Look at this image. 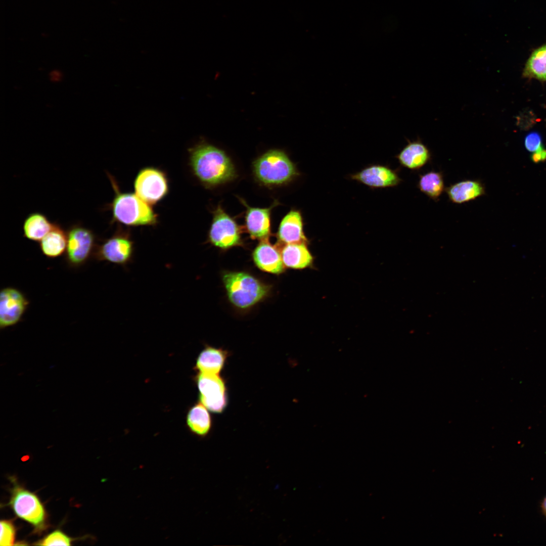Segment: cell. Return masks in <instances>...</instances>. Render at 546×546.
I'll return each instance as SVG.
<instances>
[{
  "instance_id": "obj_1",
  "label": "cell",
  "mask_w": 546,
  "mask_h": 546,
  "mask_svg": "<svg viewBox=\"0 0 546 546\" xmlns=\"http://www.w3.org/2000/svg\"><path fill=\"white\" fill-rule=\"evenodd\" d=\"M188 151L192 172L206 188L218 186L236 177L235 165L223 150L202 141Z\"/></svg>"
},
{
  "instance_id": "obj_2",
  "label": "cell",
  "mask_w": 546,
  "mask_h": 546,
  "mask_svg": "<svg viewBox=\"0 0 546 546\" xmlns=\"http://www.w3.org/2000/svg\"><path fill=\"white\" fill-rule=\"evenodd\" d=\"M107 175L115 193L112 201L107 206L112 212L111 223L134 226L157 223L158 215L150 204L136 194L121 192L114 178L109 173Z\"/></svg>"
},
{
  "instance_id": "obj_3",
  "label": "cell",
  "mask_w": 546,
  "mask_h": 546,
  "mask_svg": "<svg viewBox=\"0 0 546 546\" xmlns=\"http://www.w3.org/2000/svg\"><path fill=\"white\" fill-rule=\"evenodd\" d=\"M222 280L230 302L240 309H248L269 294L270 286L245 271H224Z\"/></svg>"
},
{
  "instance_id": "obj_4",
  "label": "cell",
  "mask_w": 546,
  "mask_h": 546,
  "mask_svg": "<svg viewBox=\"0 0 546 546\" xmlns=\"http://www.w3.org/2000/svg\"><path fill=\"white\" fill-rule=\"evenodd\" d=\"M255 179L266 187L286 185L299 175L294 163L284 151L270 150L252 163Z\"/></svg>"
},
{
  "instance_id": "obj_5",
  "label": "cell",
  "mask_w": 546,
  "mask_h": 546,
  "mask_svg": "<svg viewBox=\"0 0 546 546\" xmlns=\"http://www.w3.org/2000/svg\"><path fill=\"white\" fill-rule=\"evenodd\" d=\"M13 487L8 504L15 515L31 525L34 532L41 533L49 526L48 514L38 496L11 477Z\"/></svg>"
},
{
  "instance_id": "obj_6",
  "label": "cell",
  "mask_w": 546,
  "mask_h": 546,
  "mask_svg": "<svg viewBox=\"0 0 546 546\" xmlns=\"http://www.w3.org/2000/svg\"><path fill=\"white\" fill-rule=\"evenodd\" d=\"M213 217L208 233V242L221 250L242 246V229L234 218L218 205L212 211Z\"/></svg>"
},
{
  "instance_id": "obj_7",
  "label": "cell",
  "mask_w": 546,
  "mask_h": 546,
  "mask_svg": "<svg viewBox=\"0 0 546 546\" xmlns=\"http://www.w3.org/2000/svg\"><path fill=\"white\" fill-rule=\"evenodd\" d=\"M65 259L70 267H78L93 256L97 239L91 230L80 223L73 224L67 231Z\"/></svg>"
},
{
  "instance_id": "obj_8",
  "label": "cell",
  "mask_w": 546,
  "mask_h": 546,
  "mask_svg": "<svg viewBox=\"0 0 546 546\" xmlns=\"http://www.w3.org/2000/svg\"><path fill=\"white\" fill-rule=\"evenodd\" d=\"M134 250V242L129 233L119 229L97 245L93 257L99 261L125 266L132 261Z\"/></svg>"
},
{
  "instance_id": "obj_9",
  "label": "cell",
  "mask_w": 546,
  "mask_h": 546,
  "mask_svg": "<svg viewBox=\"0 0 546 546\" xmlns=\"http://www.w3.org/2000/svg\"><path fill=\"white\" fill-rule=\"evenodd\" d=\"M135 194L150 205L161 201L169 191L165 173L156 167H146L138 173L134 181Z\"/></svg>"
},
{
  "instance_id": "obj_10",
  "label": "cell",
  "mask_w": 546,
  "mask_h": 546,
  "mask_svg": "<svg viewBox=\"0 0 546 546\" xmlns=\"http://www.w3.org/2000/svg\"><path fill=\"white\" fill-rule=\"evenodd\" d=\"M202 404L214 413H221L226 405L225 386L217 374L200 373L197 377Z\"/></svg>"
},
{
  "instance_id": "obj_11",
  "label": "cell",
  "mask_w": 546,
  "mask_h": 546,
  "mask_svg": "<svg viewBox=\"0 0 546 546\" xmlns=\"http://www.w3.org/2000/svg\"><path fill=\"white\" fill-rule=\"evenodd\" d=\"M29 304V301L20 290L13 287L3 288L0 294L1 329L18 324Z\"/></svg>"
},
{
  "instance_id": "obj_12",
  "label": "cell",
  "mask_w": 546,
  "mask_h": 546,
  "mask_svg": "<svg viewBox=\"0 0 546 546\" xmlns=\"http://www.w3.org/2000/svg\"><path fill=\"white\" fill-rule=\"evenodd\" d=\"M239 200L246 208L245 224L250 238L260 241L268 240L271 235V210L278 202H274L268 208H258L250 207L243 199Z\"/></svg>"
},
{
  "instance_id": "obj_13",
  "label": "cell",
  "mask_w": 546,
  "mask_h": 546,
  "mask_svg": "<svg viewBox=\"0 0 546 546\" xmlns=\"http://www.w3.org/2000/svg\"><path fill=\"white\" fill-rule=\"evenodd\" d=\"M350 177L371 188L393 187L402 181L396 170L382 165L367 167Z\"/></svg>"
},
{
  "instance_id": "obj_14",
  "label": "cell",
  "mask_w": 546,
  "mask_h": 546,
  "mask_svg": "<svg viewBox=\"0 0 546 546\" xmlns=\"http://www.w3.org/2000/svg\"><path fill=\"white\" fill-rule=\"evenodd\" d=\"M303 220L299 210L292 209L281 220L276 236L278 246L293 243H308L303 230Z\"/></svg>"
},
{
  "instance_id": "obj_15",
  "label": "cell",
  "mask_w": 546,
  "mask_h": 546,
  "mask_svg": "<svg viewBox=\"0 0 546 546\" xmlns=\"http://www.w3.org/2000/svg\"><path fill=\"white\" fill-rule=\"evenodd\" d=\"M252 256L256 266L262 271L279 275L285 270L279 247L271 245L268 240L260 241Z\"/></svg>"
},
{
  "instance_id": "obj_16",
  "label": "cell",
  "mask_w": 546,
  "mask_h": 546,
  "mask_svg": "<svg viewBox=\"0 0 546 546\" xmlns=\"http://www.w3.org/2000/svg\"><path fill=\"white\" fill-rule=\"evenodd\" d=\"M396 157L402 166L411 170H419L431 161L432 154L428 147L418 139L408 140Z\"/></svg>"
},
{
  "instance_id": "obj_17",
  "label": "cell",
  "mask_w": 546,
  "mask_h": 546,
  "mask_svg": "<svg viewBox=\"0 0 546 546\" xmlns=\"http://www.w3.org/2000/svg\"><path fill=\"white\" fill-rule=\"evenodd\" d=\"M445 192L451 202L461 204L482 196L486 194L485 187L478 179H466L449 185Z\"/></svg>"
},
{
  "instance_id": "obj_18",
  "label": "cell",
  "mask_w": 546,
  "mask_h": 546,
  "mask_svg": "<svg viewBox=\"0 0 546 546\" xmlns=\"http://www.w3.org/2000/svg\"><path fill=\"white\" fill-rule=\"evenodd\" d=\"M307 245L301 243L278 246L282 247L280 252L285 266L293 269H303L310 266L313 258Z\"/></svg>"
},
{
  "instance_id": "obj_19",
  "label": "cell",
  "mask_w": 546,
  "mask_h": 546,
  "mask_svg": "<svg viewBox=\"0 0 546 546\" xmlns=\"http://www.w3.org/2000/svg\"><path fill=\"white\" fill-rule=\"evenodd\" d=\"M67 241V232L60 224L53 223L51 230L39 242L40 249L46 257L57 258L65 253Z\"/></svg>"
},
{
  "instance_id": "obj_20",
  "label": "cell",
  "mask_w": 546,
  "mask_h": 546,
  "mask_svg": "<svg viewBox=\"0 0 546 546\" xmlns=\"http://www.w3.org/2000/svg\"><path fill=\"white\" fill-rule=\"evenodd\" d=\"M226 356L222 349L207 346L197 359L196 368L200 373L218 374L223 367Z\"/></svg>"
},
{
  "instance_id": "obj_21",
  "label": "cell",
  "mask_w": 546,
  "mask_h": 546,
  "mask_svg": "<svg viewBox=\"0 0 546 546\" xmlns=\"http://www.w3.org/2000/svg\"><path fill=\"white\" fill-rule=\"evenodd\" d=\"M53 225L46 216L39 212L30 214L23 225V236L28 240L40 242Z\"/></svg>"
},
{
  "instance_id": "obj_22",
  "label": "cell",
  "mask_w": 546,
  "mask_h": 546,
  "mask_svg": "<svg viewBox=\"0 0 546 546\" xmlns=\"http://www.w3.org/2000/svg\"><path fill=\"white\" fill-rule=\"evenodd\" d=\"M206 408L202 404H196L189 410L187 416V424L191 432L201 437L209 432L211 426L210 416Z\"/></svg>"
},
{
  "instance_id": "obj_23",
  "label": "cell",
  "mask_w": 546,
  "mask_h": 546,
  "mask_svg": "<svg viewBox=\"0 0 546 546\" xmlns=\"http://www.w3.org/2000/svg\"><path fill=\"white\" fill-rule=\"evenodd\" d=\"M417 187L429 198L437 201L445 189L443 173L431 170L419 175Z\"/></svg>"
},
{
  "instance_id": "obj_24",
  "label": "cell",
  "mask_w": 546,
  "mask_h": 546,
  "mask_svg": "<svg viewBox=\"0 0 546 546\" xmlns=\"http://www.w3.org/2000/svg\"><path fill=\"white\" fill-rule=\"evenodd\" d=\"M523 75L527 77L546 80V44L531 54L526 63Z\"/></svg>"
},
{
  "instance_id": "obj_25",
  "label": "cell",
  "mask_w": 546,
  "mask_h": 546,
  "mask_svg": "<svg viewBox=\"0 0 546 546\" xmlns=\"http://www.w3.org/2000/svg\"><path fill=\"white\" fill-rule=\"evenodd\" d=\"M75 539L69 537L62 530L56 529L42 538L37 541L34 544L37 545H70Z\"/></svg>"
},
{
  "instance_id": "obj_26",
  "label": "cell",
  "mask_w": 546,
  "mask_h": 546,
  "mask_svg": "<svg viewBox=\"0 0 546 546\" xmlns=\"http://www.w3.org/2000/svg\"><path fill=\"white\" fill-rule=\"evenodd\" d=\"M0 523V545L8 546L15 544L16 528L13 522L10 520H2Z\"/></svg>"
},
{
  "instance_id": "obj_27",
  "label": "cell",
  "mask_w": 546,
  "mask_h": 546,
  "mask_svg": "<svg viewBox=\"0 0 546 546\" xmlns=\"http://www.w3.org/2000/svg\"><path fill=\"white\" fill-rule=\"evenodd\" d=\"M525 147L528 151L534 152L541 146V138L537 132H531L528 134L524 140Z\"/></svg>"
},
{
  "instance_id": "obj_28",
  "label": "cell",
  "mask_w": 546,
  "mask_h": 546,
  "mask_svg": "<svg viewBox=\"0 0 546 546\" xmlns=\"http://www.w3.org/2000/svg\"><path fill=\"white\" fill-rule=\"evenodd\" d=\"M531 160L534 163H538L546 160V149L541 146L531 156Z\"/></svg>"
},
{
  "instance_id": "obj_29",
  "label": "cell",
  "mask_w": 546,
  "mask_h": 546,
  "mask_svg": "<svg viewBox=\"0 0 546 546\" xmlns=\"http://www.w3.org/2000/svg\"><path fill=\"white\" fill-rule=\"evenodd\" d=\"M49 77L52 82H58L62 80L63 74L60 70L58 69H54L50 72Z\"/></svg>"
},
{
  "instance_id": "obj_30",
  "label": "cell",
  "mask_w": 546,
  "mask_h": 546,
  "mask_svg": "<svg viewBox=\"0 0 546 546\" xmlns=\"http://www.w3.org/2000/svg\"><path fill=\"white\" fill-rule=\"evenodd\" d=\"M542 507H543V509L545 513L546 514V498L544 499V500L543 501V504H542Z\"/></svg>"
}]
</instances>
